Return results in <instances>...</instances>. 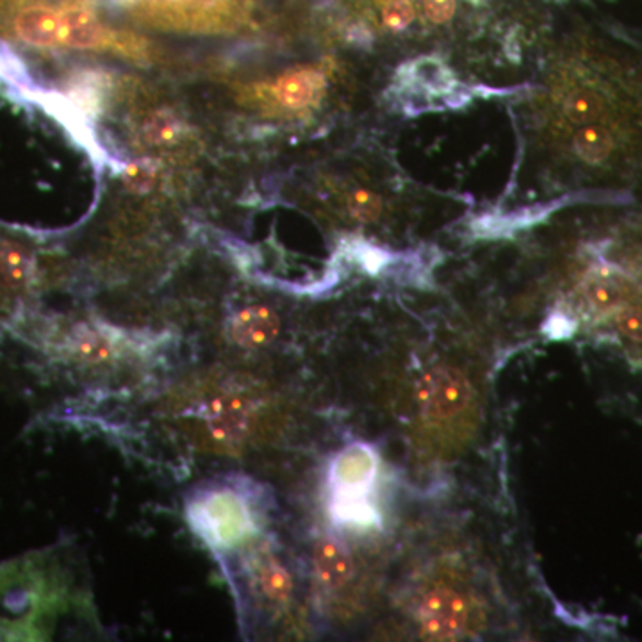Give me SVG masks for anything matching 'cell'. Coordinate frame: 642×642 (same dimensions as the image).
I'll list each match as a JSON object with an SVG mask.
<instances>
[{
    "label": "cell",
    "instance_id": "cell-17",
    "mask_svg": "<svg viewBox=\"0 0 642 642\" xmlns=\"http://www.w3.org/2000/svg\"><path fill=\"white\" fill-rule=\"evenodd\" d=\"M348 210H350L352 216L360 222H373L379 218L380 204L379 197L374 195L373 191L359 190L352 191L348 195Z\"/></svg>",
    "mask_w": 642,
    "mask_h": 642
},
{
    "label": "cell",
    "instance_id": "cell-22",
    "mask_svg": "<svg viewBox=\"0 0 642 642\" xmlns=\"http://www.w3.org/2000/svg\"><path fill=\"white\" fill-rule=\"evenodd\" d=\"M546 332L555 340H564L570 337L574 332V325L570 318L562 317V314H554V317L546 323Z\"/></svg>",
    "mask_w": 642,
    "mask_h": 642
},
{
    "label": "cell",
    "instance_id": "cell-14",
    "mask_svg": "<svg viewBox=\"0 0 642 642\" xmlns=\"http://www.w3.org/2000/svg\"><path fill=\"white\" fill-rule=\"evenodd\" d=\"M35 272V259L24 245L0 239V284L19 287L29 283Z\"/></svg>",
    "mask_w": 642,
    "mask_h": 642
},
{
    "label": "cell",
    "instance_id": "cell-4",
    "mask_svg": "<svg viewBox=\"0 0 642 642\" xmlns=\"http://www.w3.org/2000/svg\"><path fill=\"white\" fill-rule=\"evenodd\" d=\"M13 33L24 44L50 49L59 45V8L49 2L20 5L13 15Z\"/></svg>",
    "mask_w": 642,
    "mask_h": 642
},
{
    "label": "cell",
    "instance_id": "cell-16",
    "mask_svg": "<svg viewBox=\"0 0 642 642\" xmlns=\"http://www.w3.org/2000/svg\"><path fill=\"white\" fill-rule=\"evenodd\" d=\"M263 593L275 602H284L292 594V576L281 564H268L259 576Z\"/></svg>",
    "mask_w": 642,
    "mask_h": 642
},
{
    "label": "cell",
    "instance_id": "cell-12",
    "mask_svg": "<svg viewBox=\"0 0 642 642\" xmlns=\"http://www.w3.org/2000/svg\"><path fill=\"white\" fill-rule=\"evenodd\" d=\"M618 146V136L608 123H591L580 127L573 138V148L587 165H604L610 160Z\"/></svg>",
    "mask_w": 642,
    "mask_h": 642
},
{
    "label": "cell",
    "instance_id": "cell-2",
    "mask_svg": "<svg viewBox=\"0 0 642 642\" xmlns=\"http://www.w3.org/2000/svg\"><path fill=\"white\" fill-rule=\"evenodd\" d=\"M472 607L463 594L453 588H436L419 605L418 619L425 638L452 641L466 630Z\"/></svg>",
    "mask_w": 642,
    "mask_h": 642
},
{
    "label": "cell",
    "instance_id": "cell-13",
    "mask_svg": "<svg viewBox=\"0 0 642 642\" xmlns=\"http://www.w3.org/2000/svg\"><path fill=\"white\" fill-rule=\"evenodd\" d=\"M331 516L341 525L357 528L380 525V514L371 506L368 492H332Z\"/></svg>",
    "mask_w": 642,
    "mask_h": 642
},
{
    "label": "cell",
    "instance_id": "cell-21",
    "mask_svg": "<svg viewBox=\"0 0 642 642\" xmlns=\"http://www.w3.org/2000/svg\"><path fill=\"white\" fill-rule=\"evenodd\" d=\"M455 13V0H424V15L432 24H444Z\"/></svg>",
    "mask_w": 642,
    "mask_h": 642
},
{
    "label": "cell",
    "instance_id": "cell-10",
    "mask_svg": "<svg viewBox=\"0 0 642 642\" xmlns=\"http://www.w3.org/2000/svg\"><path fill=\"white\" fill-rule=\"evenodd\" d=\"M409 69V73L402 75L405 90H411L414 93L424 92L425 95H428V104H432L433 97H438V95H443L447 103H452L448 98V93L453 92L455 81L443 63H438L436 59H419L416 63L411 64Z\"/></svg>",
    "mask_w": 642,
    "mask_h": 642
},
{
    "label": "cell",
    "instance_id": "cell-19",
    "mask_svg": "<svg viewBox=\"0 0 642 642\" xmlns=\"http://www.w3.org/2000/svg\"><path fill=\"white\" fill-rule=\"evenodd\" d=\"M75 348H78L79 356L84 357L86 360H92V362H97V360H104L111 356V346L107 343L106 337L98 334V332L86 331V329L79 334Z\"/></svg>",
    "mask_w": 642,
    "mask_h": 642
},
{
    "label": "cell",
    "instance_id": "cell-9",
    "mask_svg": "<svg viewBox=\"0 0 642 642\" xmlns=\"http://www.w3.org/2000/svg\"><path fill=\"white\" fill-rule=\"evenodd\" d=\"M325 90V79L312 70L287 73L273 86V95L287 109H302L311 106Z\"/></svg>",
    "mask_w": 642,
    "mask_h": 642
},
{
    "label": "cell",
    "instance_id": "cell-15",
    "mask_svg": "<svg viewBox=\"0 0 642 642\" xmlns=\"http://www.w3.org/2000/svg\"><path fill=\"white\" fill-rule=\"evenodd\" d=\"M143 136L151 145H170L182 136V122L168 109H159L146 118Z\"/></svg>",
    "mask_w": 642,
    "mask_h": 642
},
{
    "label": "cell",
    "instance_id": "cell-11",
    "mask_svg": "<svg viewBox=\"0 0 642 642\" xmlns=\"http://www.w3.org/2000/svg\"><path fill=\"white\" fill-rule=\"evenodd\" d=\"M205 419L214 438L239 441L249 424V409L243 400L219 399L207 405Z\"/></svg>",
    "mask_w": 642,
    "mask_h": 642
},
{
    "label": "cell",
    "instance_id": "cell-1",
    "mask_svg": "<svg viewBox=\"0 0 642 642\" xmlns=\"http://www.w3.org/2000/svg\"><path fill=\"white\" fill-rule=\"evenodd\" d=\"M472 385L463 371L439 366L425 374L418 385L419 409L428 419H448L466 409Z\"/></svg>",
    "mask_w": 642,
    "mask_h": 642
},
{
    "label": "cell",
    "instance_id": "cell-18",
    "mask_svg": "<svg viewBox=\"0 0 642 642\" xmlns=\"http://www.w3.org/2000/svg\"><path fill=\"white\" fill-rule=\"evenodd\" d=\"M414 20V5L411 0H388L382 8V24L390 31H404Z\"/></svg>",
    "mask_w": 642,
    "mask_h": 642
},
{
    "label": "cell",
    "instance_id": "cell-8",
    "mask_svg": "<svg viewBox=\"0 0 642 642\" xmlns=\"http://www.w3.org/2000/svg\"><path fill=\"white\" fill-rule=\"evenodd\" d=\"M610 109H613V103L608 93L593 84H582L571 90L562 104L566 118L580 127L605 123Z\"/></svg>",
    "mask_w": 642,
    "mask_h": 642
},
{
    "label": "cell",
    "instance_id": "cell-6",
    "mask_svg": "<svg viewBox=\"0 0 642 642\" xmlns=\"http://www.w3.org/2000/svg\"><path fill=\"white\" fill-rule=\"evenodd\" d=\"M281 331L277 312L266 306L245 307L234 314L229 332L239 346L261 348L272 343Z\"/></svg>",
    "mask_w": 642,
    "mask_h": 642
},
{
    "label": "cell",
    "instance_id": "cell-23",
    "mask_svg": "<svg viewBox=\"0 0 642 642\" xmlns=\"http://www.w3.org/2000/svg\"><path fill=\"white\" fill-rule=\"evenodd\" d=\"M165 2H174V4H179V2H191V0H165Z\"/></svg>",
    "mask_w": 642,
    "mask_h": 642
},
{
    "label": "cell",
    "instance_id": "cell-3",
    "mask_svg": "<svg viewBox=\"0 0 642 642\" xmlns=\"http://www.w3.org/2000/svg\"><path fill=\"white\" fill-rule=\"evenodd\" d=\"M379 473V455L370 444L354 443L332 459L329 484L332 492H370Z\"/></svg>",
    "mask_w": 642,
    "mask_h": 642
},
{
    "label": "cell",
    "instance_id": "cell-7",
    "mask_svg": "<svg viewBox=\"0 0 642 642\" xmlns=\"http://www.w3.org/2000/svg\"><path fill=\"white\" fill-rule=\"evenodd\" d=\"M314 571L321 585L340 588L348 584L354 574V560L343 540L334 535H321L314 545Z\"/></svg>",
    "mask_w": 642,
    "mask_h": 642
},
{
    "label": "cell",
    "instance_id": "cell-5",
    "mask_svg": "<svg viewBox=\"0 0 642 642\" xmlns=\"http://www.w3.org/2000/svg\"><path fill=\"white\" fill-rule=\"evenodd\" d=\"M59 8V45L72 49H95L104 44L106 29L86 4L64 2Z\"/></svg>",
    "mask_w": 642,
    "mask_h": 642
},
{
    "label": "cell",
    "instance_id": "cell-20",
    "mask_svg": "<svg viewBox=\"0 0 642 642\" xmlns=\"http://www.w3.org/2000/svg\"><path fill=\"white\" fill-rule=\"evenodd\" d=\"M127 188L136 193H146L154 186L156 180V166L151 160L143 159L127 166L126 176Z\"/></svg>",
    "mask_w": 642,
    "mask_h": 642
}]
</instances>
